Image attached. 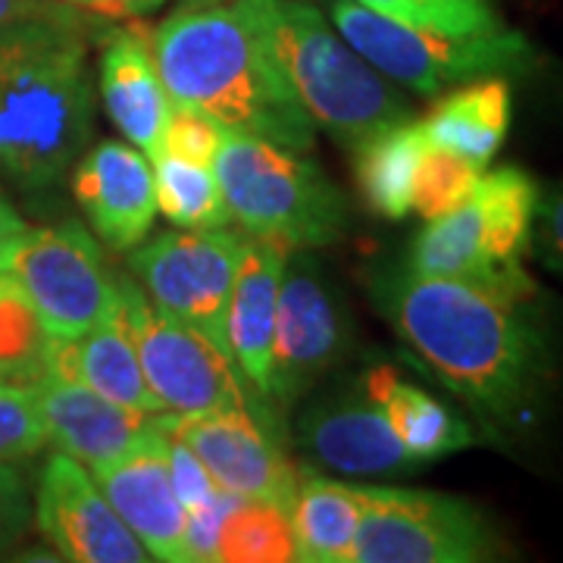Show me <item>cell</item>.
Segmentation results:
<instances>
[{
    "instance_id": "32",
    "label": "cell",
    "mask_w": 563,
    "mask_h": 563,
    "mask_svg": "<svg viewBox=\"0 0 563 563\" xmlns=\"http://www.w3.org/2000/svg\"><path fill=\"white\" fill-rule=\"evenodd\" d=\"M239 495L220 488L213 498L195 510L185 514V532H181V563H213L217 561V548H220L222 523L229 520V514L239 507Z\"/></svg>"
},
{
    "instance_id": "3",
    "label": "cell",
    "mask_w": 563,
    "mask_h": 563,
    "mask_svg": "<svg viewBox=\"0 0 563 563\" xmlns=\"http://www.w3.org/2000/svg\"><path fill=\"white\" fill-rule=\"evenodd\" d=\"M88 20L54 13L0 25V176L25 191L51 188L91 139Z\"/></svg>"
},
{
    "instance_id": "5",
    "label": "cell",
    "mask_w": 563,
    "mask_h": 563,
    "mask_svg": "<svg viewBox=\"0 0 563 563\" xmlns=\"http://www.w3.org/2000/svg\"><path fill=\"white\" fill-rule=\"evenodd\" d=\"M229 213L247 235L285 247H322L347 232V203L301 151L222 129L213 157Z\"/></svg>"
},
{
    "instance_id": "24",
    "label": "cell",
    "mask_w": 563,
    "mask_h": 563,
    "mask_svg": "<svg viewBox=\"0 0 563 563\" xmlns=\"http://www.w3.org/2000/svg\"><path fill=\"white\" fill-rule=\"evenodd\" d=\"M539 198H542L539 185L520 166L492 169L476 181L470 201L483 222L485 247L501 273H526L523 257L532 242Z\"/></svg>"
},
{
    "instance_id": "1",
    "label": "cell",
    "mask_w": 563,
    "mask_h": 563,
    "mask_svg": "<svg viewBox=\"0 0 563 563\" xmlns=\"http://www.w3.org/2000/svg\"><path fill=\"white\" fill-rule=\"evenodd\" d=\"M376 301L407 351L470 407L483 439L510 448L539 429L558 347L536 282L504 288L398 266L376 276Z\"/></svg>"
},
{
    "instance_id": "37",
    "label": "cell",
    "mask_w": 563,
    "mask_h": 563,
    "mask_svg": "<svg viewBox=\"0 0 563 563\" xmlns=\"http://www.w3.org/2000/svg\"><path fill=\"white\" fill-rule=\"evenodd\" d=\"M60 3H69V7H76V10H88V13H98V16L122 20V16L147 13V10H154L163 0H60Z\"/></svg>"
},
{
    "instance_id": "6",
    "label": "cell",
    "mask_w": 563,
    "mask_h": 563,
    "mask_svg": "<svg viewBox=\"0 0 563 563\" xmlns=\"http://www.w3.org/2000/svg\"><path fill=\"white\" fill-rule=\"evenodd\" d=\"M332 22L363 60L422 98L485 76H526L539 66L532 41L507 25L483 35H444L388 20L357 0H335Z\"/></svg>"
},
{
    "instance_id": "31",
    "label": "cell",
    "mask_w": 563,
    "mask_h": 563,
    "mask_svg": "<svg viewBox=\"0 0 563 563\" xmlns=\"http://www.w3.org/2000/svg\"><path fill=\"white\" fill-rule=\"evenodd\" d=\"M47 439L38 398L32 385L7 383L0 388V461H22L38 454Z\"/></svg>"
},
{
    "instance_id": "26",
    "label": "cell",
    "mask_w": 563,
    "mask_h": 563,
    "mask_svg": "<svg viewBox=\"0 0 563 563\" xmlns=\"http://www.w3.org/2000/svg\"><path fill=\"white\" fill-rule=\"evenodd\" d=\"M151 163H154V185H157V210L173 225H179V229L229 225L232 213L222 198L213 166L181 161L166 151H161Z\"/></svg>"
},
{
    "instance_id": "14",
    "label": "cell",
    "mask_w": 563,
    "mask_h": 563,
    "mask_svg": "<svg viewBox=\"0 0 563 563\" xmlns=\"http://www.w3.org/2000/svg\"><path fill=\"white\" fill-rule=\"evenodd\" d=\"M91 476L151 561L181 563L185 510L169 476V435L163 432L161 413L157 426L132 451L91 466Z\"/></svg>"
},
{
    "instance_id": "38",
    "label": "cell",
    "mask_w": 563,
    "mask_h": 563,
    "mask_svg": "<svg viewBox=\"0 0 563 563\" xmlns=\"http://www.w3.org/2000/svg\"><path fill=\"white\" fill-rule=\"evenodd\" d=\"M22 232H25V222L16 213V207L7 201V195L0 191V273H3V263H7L10 247L16 244Z\"/></svg>"
},
{
    "instance_id": "33",
    "label": "cell",
    "mask_w": 563,
    "mask_h": 563,
    "mask_svg": "<svg viewBox=\"0 0 563 563\" xmlns=\"http://www.w3.org/2000/svg\"><path fill=\"white\" fill-rule=\"evenodd\" d=\"M222 129L217 120L203 117L198 110H185V107H173V117L166 125V135H163V151L166 154H176L181 161L203 163V166H213L217 157V147H220Z\"/></svg>"
},
{
    "instance_id": "4",
    "label": "cell",
    "mask_w": 563,
    "mask_h": 563,
    "mask_svg": "<svg viewBox=\"0 0 563 563\" xmlns=\"http://www.w3.org/2000/svg\"><path fill=\"white\" fill-rule=\"evenodd\" d=\"M263 35L288 91L313 125L347 147L410 117V107L376 66L303 0H263Z\"/></svg>"
},
{
    "instance_id": "8",
    "label": "cell",
    "mask_w": 563,
    "mask_h": 563,
    "mask_svg": "<svg viewBox=\"0 0 563 563\" xmlns=\"http://www.w3.org/2000/svg\"><path fill=\"white\" fill-rule=\"evenodd\" d=\"M3 273L16 282L51 339H79L120 310V279L110 276L101 244L81 222L25 225Z\"/></svg>"
},
{
    "instance_id": "15",
    "label": "cell",
    "mask_w": 563,
    "mask_h": 563,
    "mask_svg": "<svg viewBox=\"0 0 563 563\" xmlns=\"http://www.w3.org/2000/svg\"><path fill=\"white\" fill-rule=\"evenodd\" d=\"M73 191L110 251L139 247L157 217L154 166L129 141H101L73 173Z\"/></svg>"
},
{
    "instance_id": "22",
    "label": "cell",
    "mask_w": 563,
    "mask_h": 563,
    "mask_svg": "<svg viewBox=\"0 0 563 563\" xmlns=\"http://www.w3.org/2000/svg\"><path fill=\"white\" fill-rule=\"evenodd\" d=\"M420 125L429 147L461 154L485 169L510 129V81L504 76L463 81L429 110Z\"/></svg>"
},
{
    "instance_id": "23",
    "label": "cell",
    "mask_w": 563,
    "mask_h": 563,
    "mask_svg": "<svg viewBox=\"0 0 563 563\" xmlns=\"http://www.w3.org/2000/svg\"><path fill=\"white\" fill-rule=\"evenodd\" d=\"M363 514L361 485L307 476L291 504L295 561L351 563Z\"/></svg>"
},
{
    "instance_id": "12",
    "label": "cell",
    "mask_w": 563,
    "mask_h": 563,
    "mask_svg": "<svg viewBox=\"0 0 563 563\" xmlns=\"http://www.w3.org/2000/svg\"><path fill=\"white\" fill-rule=\"evenodd\" d=\"M344 339L342 310L322 285L317 263L303 254V247H291L282 273L269 351V401H298L342 357Z\"/></svg>"
},
{
    "instance_id": "29",
    "label": "cell",
    "mask_w": 563,
    "mask_h": 563,
    "mask_svg": "<svg viewBox=\"0 0 563 563\" xmlns=\"http://www.w3.org/2000/svg\"><path fill=\"white\" fill-rule=\"evenodd\" d=\"M388 20L444 35H483L504 29L495 0H357Z\"/></svg>"
},
{
    "instance_id": "11",
    "label": "cell",
    "mask_w": 563,
    "mask_h": 563,
    "mask_svg": "<svg viewBox=\"0 0 563 563\" xmlns=\"http://www.w3.org/2000/svg\"><path fill=\"white\" fill-rule=\"evenodd\" d=\"M161 426L201 457L220 488L291 510L301 476L282 451L279 429L263 401L207 413L163 410Z\"/></svg>"
},
{
    "instance_id": "17",
    "label": "cell",
    "mask_w": 563,
    "mask_h": 563,
    "mask_svg": "<svg viewBox=\"0 0 563 563\" xmlns=\"http://www.w3.org/2000/svg\"><path fill=\"white\" fill-rule=\"evenodd\" d=\"M32 388L47 439L88 470L122 457L157 426V413H141L110 401L88 385L63 379L57 373H44Z\"/></svg>"
},
{
    "instance_id": "21",
    "label": "cell",
    "mask_w": 563,
    "mask_h": 563,
    "mask_svg": "<svg viewBox=\"0 0 563 563\" xmlns=\"http://www.w3.org/2000/svg\"><path fill=\"white\" fill-rule=\"evenodd\" d=\"M361 391L383 410L395 435L420 463L439 461L479 442L476 429L426 388L401 379L391 366H373L363 376Z\"/></svg>"
},
{
    "instance_id": "7",
    "label": "cell",
    "mask_w": 563,
    "mask_h": 563,
    "mask_svg": "<svg viewBox=\"0 0 563 563\" xmlns=\"http://www.w3.org/2000/svg\"><path fill=\"white\" fill-rule=\"evenodd\" d=\"M363 514L351 563H483L501 542L476 504L426 488L361 485Z\"/></svg>"
},
{
    "instance_id": "10",
    "label": "cell",
    "mask_w": 563,
    "mask_h": 563,
    "mask_svg": "<svg viewBox=\"0 0 563 563\" xmlns=\"http://www.w3.org/2000/svg\"><path fill=\"white\" fill-rule=\"evenodd\" d=\"M239 247L242 235L225 229H176L132 247V273L161 310L203 332L229 354L225 313Z\"/></svg>"
},
{
    "instance_id": "40",
    "label": "cell",
    "mask_w": 563,
    "mask_h": 563,
    "mask_svg": "<svg viewBox=\"0 0 563 563\" xmlns=\"http://www.w3.org/2000/svg\"><path fill=\"white\" fill-rule=\"evenodd\" d=\"M3 385H7V379H3V376H0V388H3Z\"/></svg>"
},
{
    "instance_id": "9",
    "label": "cell",
    "mask_w": 563,
    "mask_h": 563,
    "mask_svg": "<svg viewBox=\"0 0 563 563\" xmlns=\"http://www.w3.org/2000/svg\"><path fill=\"white\" fill-rule=\"evenodd\" d=\"M122 320L139 351L144 379L163 410L207 413L222 407H251L235 361L213 339L169 317L132 279H120Z\"/></svg>"
},
{
    "instance_id": "30",
    "label": "cell",
    "mask_w": 563,
    "mask_h": 563,
    "mask_svg": "<svg viewBox=\"0 0 563 563\" xmlns=\"http://www.w3.org/2000/svg\"><path fill=\"white\" fill-rule=\"evenodd\" d=\"M483 176V166L466 161L461 154H451L442 147H426L417 173H413V210L422 220H435L451 210H457L473 191Z\"/></svg>"
},
{
    "instance_id": "2",
    "label": "cell",
    "mask_w": 563,
    "mask_h": 563,
    "mask_svg": "<svg viewBox=\"0 0 563 563\" xmlns=\"http://www.w3.org/2000/svg\"><path fill=\"white\" fill-rule=\"evenodd\" d=\"M151 51L173 107L225 129L313 151V122L269 57L263 0H198L151 32Z\"/></svg>"
},
{
    "instance_id": "13",
    "label": "cell",
    "mask_w": 563,
    "mask_h": 563,
    "mask_svg": "<svg viewBox=\"0 0 563 563\" xmlns=\"http://www.w3.org/2000/svg\"><path fill=\"white\" fill-rule=\"evenodd\" d=\"M41 536L73 563H144L151 554L122 523L91 470L66 451L44 463L35 492Z\"/></svg>"
},
{
    "instance_id": "20",
    "label": "cell",
    "mask_w": 563,
    "mask_h": 563,
    "mask_svg": "<svg viewBox=\"0 0 563 563\" xmlns=\"http://www.w3.org/2000/svg\"><path fill=\"white\" fill-rule=\"evenodd\" d=\"M47 373L88 385L110 401L141 413H161L163 404L144 379L139 351L122 320V307L79 339H47Z\"/></svg>"
},
{
    "instance_id": "27",
    "label": "cell",
    "mask_w": 563,
    "mask_h": 563,
    "mask_svg": "<svg viewBox=\"0 0 563 563\" xmlns=\"http://www.w3.org/2000/svg\"><path fill=\"white\" fill-rule=\"evenodd\" d=\"M217 561L225 563H288L295 561L291 510L273 501L242 498L222 523Z\"/></svg>"
},
{
    "instance_id": "19",
    "label": "cell",
    "mask_w": 563,
    "mask_h": 563,
    "mask_svg": "<svg viewBox=\"0 0 563 563\" xmlns=\"http://www.w3.org/2000/svg\"><path fill=\"white\" fill-rule=\"evenodd\" d=\"M288 251L279 242L242 235L232 298L225 313L229 354L247 383L269 401V351L279 307V285Z\"/></svg>"
},
{
    "instance_id": "25",
    "label": "cell",
    "mask_w": 563,
    "mask_h": 563,
    "mask_svg": "<svg viewBox=\"0 0 563 563\" xmlns=\"http://www.w3.org/2000/svg\"><path fill=\"white\" fill-rule=\"evenodd\" d=\"M429 147L417 120H404L373 139L361 141L357 151V185L363 203L385 220H404L413 210V173L422 151Z\"/></svg>"
},
{
    "instance_id": "39",
    "label": "cell",
    "mask_w": 563,
    "mask_h": 563,
    "mask_svg": "<svg viewBox=\"0 0 563 563\" xmlns=\"http://www.w3.org/2000/svg\"><path fill=\"white\" fill-rule=\"evenodd\" d=\"M60 0H0V25L60 10Z\"/></svg>"
},
{
    "instance_id": "36",
    "label": "cell",
    "mask_w": 563,
    "mask_h": 563,
    "mask_svg": "<svg viewBox=\"0 0 563 563\" xmlns=\"http://www.w3.org/2000/svg\"><path fill=\"white\" fill-rule=\"evenodd\" d=\"M32 520V498L22 473L10 461H0V551L20 542Z\"/></svg>"
},
{
    "instance_id": "34",
    "label": "cell",
    "mask_w": 563,
    "mask_h": 563,
    "mask_svg": "<svg viewBox=\"0 0 563 563\" xmlns=\"http://www.w3.org/2000/svg\"><path fill=\"white\" fill-rule=\"evenodd\" d=\"M169 476H173V488H176V498H179L185 514L207 504L220 492V485L210 476V470L203 466L201 457L176 435H169Z\"/></svg>"
},
{
    "instance_id": "35",
    "label": "cell",
    "mask_w": 563,
    "mask_h": 563,
    "mask_svg": "<svg viewBox=\"0 0 563 563\" xmlns=\"http://www.w3.org/2000/svg\"><path fill=\"white\" fill-rule=\"evenodd\" d=\"M529 251L544 263V269L563 279V185H554L539 198Z\"/></svg>"
},
{
    "instance_id": "16",
    "label": "cell",
    "mask_w": 563,
    "mask_h": 563,
    "mask_svg": "<svg viewBox=\"0 0 563 563\" xmlns=\"http://www.w3.org/2000/svg\"><path fill=\"white\" fill-rule=\"evenodd\" d=\"M301 444L310 461L339 476H401L420 466L363 391L313 404L301 420Z\"/></svg>"
},
{
    "instance_id": "28",
    "label": "cell",
    "mask_w": 563,
    "mask_h": 563,
    "mask_svg": "<svg viewBox=\"0 0 563 563\" xmlns=\"http://www.w3.org/2000/svg\"><path fill=\"white\" fill-rule=\"evenodd\" d=\"M47 332L16 282L0 273V376L35 385L47 373Z\"/></svg>"
},
{
    "instance_id": "18",
    "label": "cell",
    "mask_w": 563,
    "mask_h": 563,
    "mask_svg": "<svg viewBox=\"0 0 563 563\" xmlns=\"http://www.w3.org/2000/svg\"><path fill=\"white\" fill-rule=\"evenodd\" d=\"M98 81L107 117L129 144H135L147 161H154L163 151L173 101L163 88L151 35L135 25L110 29L101 41Z\"/></svg>"
}]
</instances>
